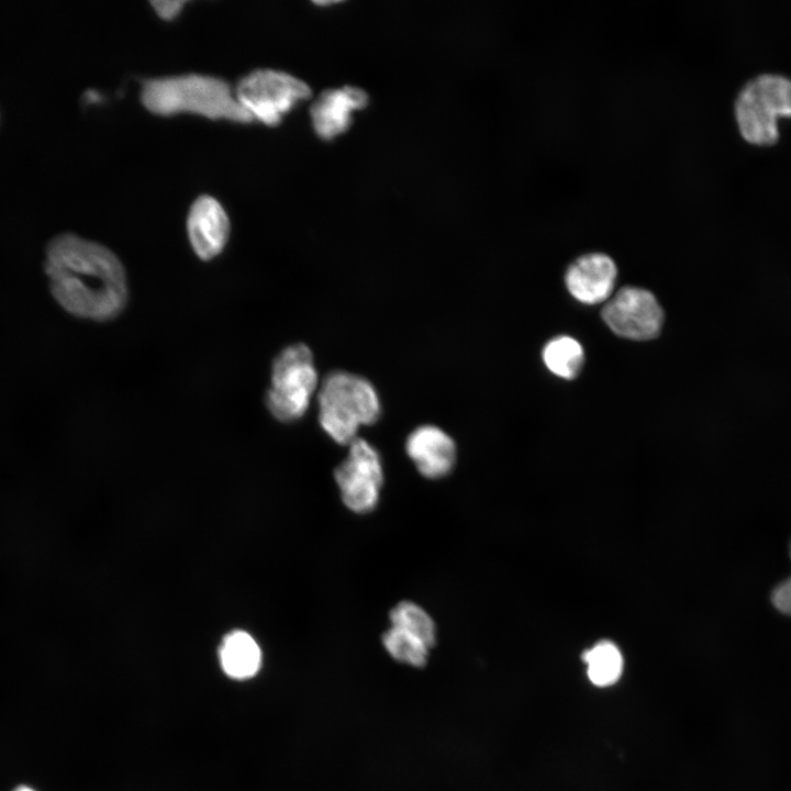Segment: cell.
Segmentation results:
<instances>
[{
	"label": "cell",
	"instance_id": "obj_19",
	"mask_svg": "<svg viewBox=\"0 0 791 791\" xmlns=\"http://www.w3.org/2000/svg\"><path fill=\"white\" fill-rule=\"evenodd\" d=\"M185 1L172 0V1H153L151 2L153 9L157 15L164 20L170 21L179 15L181 12Z\"/></svg>",
	"mask_w": 791,
	"mask_h": 791
},
{
	"label": "cell",
	"instance_id": "obj_10",
	"mask_svg": "<svg viewBox=\"0 0 791 791\" xmlns=\"http://www.w3.org/2000/svg\"><path fill=\"white\" fill-rule=\"evenodd\" d=\"M187 233L200 259L210 260L218 256L230 235V221L221 203L211 196H200L189 210Z\"/></svg>",
	"mask_w": 791,
	"mask_h": 791
},
{
	"label": "cell",
	"instance_id": "obj_9",
	"mask_svg": "<svg viewBox=\"0 0 791 791\" xmlns=\"http://www.w3.org/2000/svg\"><path fill=\"white\" fill-rule=\"evenodd\" d=\"M405 453L419 474L431 480L449 475L457 460L454 439L444 430L431 424L421 425L409 434Z\"/></svg>",
	"mask_w": 791,
	"mask_h": 791
},
{
	"label": "cell",
	"instance_id": "obj_3",
	"mask_svg": "<svg viewBox=\"0 0 791 791\" xmlns=\"http://www.w3.org/2000/svg\"><path fill=\"white\" fill-rule=\"evenodd\" d=\"M319 423L338 445H349L363 425L376 423L381 403L374 385L345 370L328 372L317 389Z\"/></svg>",
	"mask_w": 791,
	"mask_h": 791
},
{
	"label": "cell",
	"instance_id": "obj_1",
	"mask_svg": "<svg viewBox=\"0 0 791 791\" xmlns=\"http://www.w3.org/2000/svg\"><path fill=\"white\" fill-rule=\"evenodd\" d=\"M49 289L68 313L93 321L118 316L127 302L124 267L108 247L64 233L46 247Z\"/></svg>",
	"mask_w": 791,
	"mask_h": 791
},
{
	"label": "cell",
	"instance_id": "obj_6",
	"mask_svg": "<svg viewBox=\"0 0 791 791\" xmlns=\"http://www.w3.org/2000/svg\"><path fill=\"white\" fill-rule=\"evenodd\" d=\"M234 93L252 120L275 126L299 102L311 96V89L288 73L256 69L238 81Z\"/></svg>",
	"mask_w": 791,
	"mask_h": 791
},
{
	"label": "cell",
	"instance_id": "obj_20",
	"mask_svg": "<svg viewBox=\"0 0 791 791\" xmlns=\"http://www.w3.org/2000/svg\"><path fill=\"white\" fill-rule=\"evenodd\" d=\"M13 791H35V790H33L32 788L26 787V786H21V787H18V788H16L15 790H13Z\"/></svg>",
	"mask_w": 791,
	"mask_h": 791
},
{
	"label": "cell",
	"instance_id": "obj_13",
	"mask_svg": "<svg viewBox=\"0 0 791 791\" xmlns=\"http://www.w3.org/2000/svg\"><path fill=\"white\" fill-rule=\"evenodd\" d=\"M223 671L231 678L243 680L257 673L261 665V650L247 632L235 630L227 633L219 648Z\"/></svg>",
	"mask_w": 791,
	"mask_h": 791
},
{
	"label": "cell",
	"instance_id": "obj_4",
	"mask_svg": "<svg viewBox=\"0 0 791 791\" xmlns=\"http://www.w3.org/2000/svg\"><path fill=\"white\" fill-rule=\"evenodd\" d=\"M734 114L747 142L773 144L779 138L778 119L791 116V78L776 73L753 77L740 88Z\"/></svg>",
	"mask_w": 791,
	"mask_h": 791
},
{
	"label": "cell",
	"instance_id": "obj_14",
	"mask_svg": "<svg viewBox=\"0 0 791 791\" xmlns=\"http://www.w3.org/2000/svg\"><path fill=\"white\" fill-rule=\"evenodd\" d=\"M587 665V676L595 687H610L622 676L624 661L617 646L610 640H601L582 654Z\"/></svg>",
	"mask_w": 791,
	"mask_h": 791
},
{
	"label": "cell",
	"instance_id": "obj_2",
	"mask_svg": "<svg viewBox=\"0 0 791 791\" xmlns=\"http://www.w3.org/2000/svg\"><path fill=\"white\" fill-rule=\"evenodd\" d=\"M141 100L148 111L157 115L185 112L239 123L253 121L237 102L231 87L224 80L208 75L146 79L142 83Z\"/></svg>",
	"mask_w": 791,
	"mask_h": 791
},
{
	"label": "cell",
	"instance_id": "obj_15",
	"mask_svg": "<svg viewBox=\"0 0 791 791\" xmlns=\"http://www.w3.org/2000/svg\"><path fill=\"white\" fill-rule=\"evenodd\" d=\"M543 359L553 374L565 379H573L583 364V349L572 337L558 336L546 344Z\"/></svg>",
	"mask_w": 791,
	"mask_h": 791
},
{
	"label": "cell",
	"instance_id": "obj_11",
	"mask_svg": "<svg viewBox=\"0 0 791 791\" xmlns=\"http://www.w3.org/2000/svg\"><path fill=\"white\" fill-rule=\"evenodd\" d=\"M367 104V93L357 87L345 86L323 91L310 109L314 132L324 141L338 136L349 127L353 112Z\"/></svg>",
	"mask_w": 791,
	"mask_h": 791
},
{
	"label": "cell",
	"instance_id": "obj_18",
	"mask_svg": "<svg viewBox=\"0 0 791 791\" xmlns=\"http://www.w3.org/2000/svg\"><path fill=\"white\" fill-rule=\"evenodd\" d=\"M791 558V542H790ZM773 606L782 614L791 616V577L779 582L770 595Z\"/></svg>",
	"mask_w": 791,
	"mask_h": 791
},
{
	"label": "cell",
	"instance_id": "obj_8",
	"mask_svg": "<svg viewBox=\"0 0 791 791\" xmlns=\"http://www.w3.org/2000/svg\"><path fill=\"white\" fill-rule=\"evenodd\" d=\"M602 317L619 336L648 341L658 336L664 313L651 292L624 287L605 304Z\"/></svg>",
	"mask_w": 791,
	"mask_h": 791
},
{
	"label": "cell",
	"instance_id": "obj_16",
	"mask_svg": "<svg viewBox=\"0 0 791 791\" xmlns=\"http://www.w3.org/2000/svg\"><path fill=\"white\" fill-rule=\"evenodd\" d=\"M391 626L402 628L424 640L430 647L436 642V625L430 613L413 601H401L389 613Z\"/></svg>",
	"mask_w": 791,
	"mask_h": 791
},
{
	"label": "cell",
	"instance_id": "obj_7",
	"mask_svg": "<svg viewBox=\"0 0 791 791\" xmlns=\"http://www.w3.org/2000/svg\"><path fill=\"white\" fill-rule=\"evenodd\" d=\"M334 479L349 511L357 514L371 512L378 505L385 480L378 450L357 437L348 445L346 458L335 468Z\"/></svg>",
	"mask_w": 791,
	"mask_h": 791
},
{
	"label": "cell",
	"instance_id": "obj_17",
	"mask_svg": "<svg viewBox=\"0 0 791 791\" xmlns=\"http://www.w3.org/2000/svg\"><path fill=\"white\" fill-rule=\"evenodd\" d=\"M382 644L393 659L415 667L426 662L431 648L420 637L396 626L383 633Z\"/></svg>",
	"mask_w": 791,
	"mask_h": 791
},
{
	"label": "cell",
	"instance_id": "obj_5",
	"mask_svg": "<svg viewBox=\"0 0 791 791\" xmlns=\"http://www.w3.org/2000/svg\"><path fill=\"white\" fill-rule=\"evenodd\" d=\"M317 389L319 378L311 349L302 343L290 345L272 361L266 406L278 421L294 422L304 415Z\"/></svg>",
	"mask_w": 791,
	"mask_h": 791
},
{
	"label": "cell",
	"instance_id": "obj_12",
	"mask_svg": "<svg viewBox=\"0 0 791 791\" xmlns=\"http://www.w3.org/2000/svg\"><path fill=\"white\" fill-rule=\"evenodd\" d=\"M616 267L605 254H587L573 261L566 272L569 292L580 302L595 304L606 300L614 288Z\"/></svg>",
	"mask_w": 791,
	"mask_h": 791
}]
</instances>
